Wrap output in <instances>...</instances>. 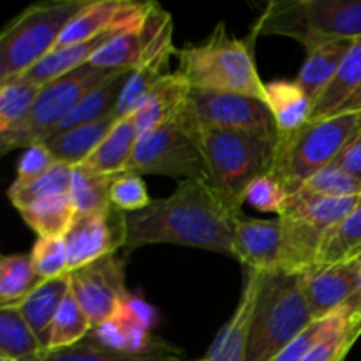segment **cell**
I'll list each match as a JSON object with an SVG mask.
<instances>
[{
  "mask_svg": "<svg viewBox=\"0 0 361 361\" xmlns=\"http://www.w3.org/2000/svg\"><path fill=\"white\" fill-rule=\"evenodd\" d=\"M115 176L99 175L81 166H74L71 197H73L76 214H101L108 210L111 207L109 194H111Z\"/></svg>",
  "mask_w": 361,
  "mask_h": 361,
  "instance_id": "obj_37",
  "label": "cell"
},
{
  "mask_svg": "<svg viewBox=\"0 0 361 361\" xmlns=\"http://www.w3.org/2000/svg\"><path fill=\"white\" fill-rule=\"evenodd\" d=\"M71 291V271L62 277L44 281L34 293L27 296L16 307L21 312L28 326L34 330L35 337L42 344L46 351H49V337L51 326L63 300Z\"/></svg>",
  "mask_w": 361,
  "mask_h": 361,
  "instance_id": "obj_24",
  "label": "cell"
},
{
  "mask_svg": "<svg viewBox=\"0 0 361 361\" xmlns=\"http://www.w3.org/2000/svg\"><path fill=\"white\" fill-rule=\"evenodd\" d=\"M126 215L113 204L101 214H76L63 235L69 271L111 256L126 245Z\"/></svg>",
  "mask_w": 361,
  "mask_h": 361,
  "instance_id": "obj_13",
  "label": "cell"
},
{
  "mask_svg": "<svg viewBox=\"0 0 361 361\" xmlns=\"http://www.w3.org/2000/svg\"><path fill=\"white\" fill-rule=\"evenodd\" d=\"M176 73L192 90L229 92L264 101V83L257 74L249 44L229 37L224 23L200 46L176 49Z\"/></svg>",
  "mask_w": 361,
  "mask_h": 361,
  "instance_id": "obj_5",
  "label": "cell"
},
{
  "mask_svg": "<svg viewBox=\"0 0 361 361\" xmlns=\"http://www.w3.org/2000/svg\"><path fill=\"white\" fill-rule=\"evenodd\" d=\"M361 263L345 259L334 264H316L303 274V291L314 321L338 312L351 300L360 284Z\"/></svg>",
  "mask_w": 361,
  "mask_h": 361,
  "instance_id": "obj_14",
  "label": "cell"
},
{
  "mask_svg": "<svg viewBox=\"0 0 361 361\" xmlns=\"http://www.w3.org/2000/svg\"><path fill=\"white\" fill-rule=\"evenodd\" d=\"M71 293L87 312L92 330L108 323L130 298L123 261L115 254L71 271Z\"/></svg>",
  "mask_w": 361,
  "mask_h": 361,
  "instance_id": "obj_12",
  "label": "cell"
},
{
  "mask_svg": "<svg viewBox=\"0 0 361 361\" xmlns=\"http://www.w3.org/2000/svg\"><path fill=\"white\" fill-rule=\"evenodd\" d=\"M46 349L16 307H0V355L14 361H41Z\"/></svg>",
  "mask_w": 361,
  "mask_h": 361,
  "instance_id": "obj_32",
  "label": "cell"
},
{
  "mask_svg": "<svg viewBox=\"0 0 361 361\" xmlns=\"http://www.w3.org/2000/svg\"><path fill=\"white\" fill-rule=\"evenodd\" d=\"M178 353L161 341L155 342L147 351L129 353L111 349L95 341L94 337H87L69 348L48 351L41 361H164L178 358Z\"/></svg>",
  "mask_w": 361,
  "mask_h": 361,
  "instance_id": "obj_28",
  "label": "cell"
},
{
  "mask_svg": "<svg viewBox=\"0 0 361 361\" xmlns=\"http://www.w3.org/2000/svg\"><path fill=\"white\" fill-rule=\"evenodd\" d=\"M264 102L274 115L279 134L293 133L310 120L314 101L296 81L277 80L264 83Z\"/></svg>",
  "mask_w": 361,
  "mask_h": 361,
  "instance_id": "obj_27",
  "label": "cell"
},
{
  "mask_svg": "<svg viewBox=\"0 0 361 361\" xmlns=\"http://www.w3.org/2000/svg\"><path fill=\"white\" fill-rule=\"evenodd\" d=\"M312 323L303 274L284 270L261 274L245 361H274Z\"/></svg>",
  "mask_w": 361,
  "mask_h": 361,
  "instance_id": "obj_3",
  "label": "cell"
},
{
  "mask_svg": "<svg viewBox=\"0 0 361 361\" xmlns=\"http://www.w3.org/2000/svg\"><path fill=\"white\" fill-rule=\"evenodd\" d=\"M361 113V37L355 39L331 83L314 102L310 120Z\"/></svg>",
  "mask_w": 361,
  "mask_h": 361,
  "instance_id": "obj_18",
  "label": "cell"
},
{
  "mask_svg": "<svg viewBox=\"0 0 361 361\" xmlns=\"http://www.w3.org/2000/svg\"><path fill=\"white\" fill-rule=\"evenodd\" d=\"M164 361H204V358H201V360H182V358H175V360H164Z\"/></svg>",
  "mask_w": 361,
  "mask_h": 361,
  "instance_id": "obj_47",
  "label": "cell"
},
{
  "mask_svg": "<svg viewBox=\"0 0 361 361\" xmlns=\"http://www.w3.org/2000/svg\"><path fill=\"white\" fill-rule=\"evenodd\" d=\"M298 190L324 200H337V197L361 196V182L337 166L330 164L307 180L305 185Z\"/></svg>",
  "mask_w": 361,
  "mask_h": 361,
  "instance_id": "obj_40",
  "label": "cell"
},
{
  "mask_svg": "<svg viewBox=\"0 0 361 361\" xmlns=\"http://www.w3.org/2000/svg\"><path fill=\"white\" fill-rule=\"evenodd\" d=\"M173 53H176V49L175 44H173V21L169 20L155 37L143 63L130 73L122 95H120L118 106L115 109L116 118H126V116H130L136 111L137 106L147 97L148 92L164 76L162 69L166 67Z\"/></svg>",
  "mask_w": 361,
  "mask_h": 361,
  "instance_id": "obj_21",
  "label": "cell"
},
{
  "mask_svg": "<svg viewBox=\"0 0 361 361\" xmlns=\"http://www.w3.org/2000/svg\"><path fill=\"white\" fill-rule=\"evenodd\" d=\"M355 41H335L326 42L307 51V59L300 69L296 83L314 102L319 99L324 88L331 83L337 74L338 67L344 62L345 55L351 49Z\"/></svg>",
  "mask_w": 361,
  "mask_h": 361,
  "instance_id": "obj_29",
  "label": "cell"
},
{
  "mask_svg": "<svg viewBox=\"0 0 361 361\" xmlns=\"http://www.w3.org/2000/svg\"><path fill=\"white\" fill-rule=\"evenodd\" d=\"M71 182H73V166L56 162L49 171L32 182L11 183L7 197H9L11 204L20 212L37 201L71 194Z\"/></svg>",
  "mask_w": 361,
  "mask_h": 361,
  "instance_id": "obj_36",
  "label": "cell"
},
{
  "mask_svg": "<svg viewBox=\"0 0 361 361\" xmlns=\"http://www.w3.org/2000/svg\"><path fill=\"white\" fill-rule=\"evenodd\" d=\"M20 215L39 236L63 238L71 222L76 217V208L71 194H62V196L37 201L20 210Z\"/></svg>",
  "mask_w": 361,
  "mask_h": 361,
  "instance_id": "obj_35",
  "label": "cell"
},
{
  "mask_svg": "<svg viewBox=\"0 0 361 361\" xmlns=\"http://www.w3.org/2000/svg\"><path fill=\"white\" fill-rule=\"evenodd\" d=\"M288 196V190L274 175H263L249 185L245 192V203L259 212H271V214L281 215Z\"/></svg>",
  "mask_w": 361,
  "mask_h": 361,
  "instance_id": "obj_43",
  "label": "cell"
},
{
  "mask_svg": "<svg viewBox=\"0 0 361 361\" xmlns=\"http://www.w3.org/2000/svg\"><path fill=\"white\" fill-rule=\"evenodd\" d=\"M90 0H51L18 14L0 34V81L21 76L56 48L67 25Z\"/></svg>",
  "mask_w": 361,
  "mask_h": 361,
  "instance_id": "obj_7",
  "label": "cell"
},
{
  "mask_svg": "<svg viewBox=\"0 0 361 361\" xmlns=\"http://www.w3.org/2000/svg\"><path fill=\"white\" fill-rule=\"evenodd\" d=\"M111 204L123 214H133L147 208L152 203L143 178L134 173H122L115 176L111 185Z\"/></svg>",
  "mask_w": 361,
  "mask_h": 361,
  "instance_id": "obj_42",
  "label": "cell"
},
{
  "mask_svg": "<svg viewBox=\"0 0 361 361\" xmlns=\"http://www.w3.org/2000/svg\"><path fill=\"white\" fill-rule=\"evenodd\" d=\"M32 261L44 281L62 277L69 274L67 264V250L63 238H51V236H39L32 249Z\"/></svg>",
  "mask_w": 361,
  "mask_h": 361,
  "instance_id": "obj_41",
  "label": "cell"
},
{
  "mask_svg": "<svg viewBox=\"0 0 361 361\" xmlns=\"http://www.w3.org/2000/svg\"><path fill=\"white\" fill-rule=\"evenodd\" d=\"M154 4L123 2V0H90L87 7L67 25L59 46L76 44L88 41L102 32L126 23H134L150 13Z\"/></svg>",
  "mask_w": 361,
  "mask_h": 361,
  "instance_id": "obj_17",
  "label": "cell"
},
{
  "mask_svg": "<svg viewBox=\"0 0 361 361\" xmlns=\"http://www.w3.org/2000/svg\"><path fill=\"white\" fill-rule=\"evenodd\" d=\"M41 85L25 74L0 81V136L14 133L27 123L34 111Z\"/></svg>",
  "mask_w": 361,
  "mask_h": 361,
  "instance_id": "obj_31",
  "label": "cell"
},
{
  "mask_svg": "<svg viewBox=\"0 0 361 361\" xmlns=\"http://www.w3.org/2000/svg\"><path fill=\"white\" fill-rule=\"evenodd\" d=\"M361 249V203L324 238L317 264H334L351 259Z\"/></svg>",
  "mask_w": 361,
  "mask_h": 361,
  "instance_id": "obj_38",
  "label": "cell"
},
{
  "mask_svg": "<svg viewBox=\"0 0 361 361\" xmlns=\"http://www.w3.org/2000/svg\"><path fill=\"white\" fill-rule=\"evenodd\" d=\"M44 279L37 274L32 254H9L0 261V307H18Z\"/></svg>",
  "mask_w": 361,
  "mask_h": 361,
  "instance_id": "obj_34",
  "label": "cell"
},
{
  "mask_svg": "<svg viewBox=\"0 0 361 361\" xmlns=\"http://www.w3.org/2000/svg\"><path fill=\"white\" fill-rule=\"evenodd\" d=\"M261 274L263 271L247 270L245 286L242 296L236 305V310L229 317L219 335L215 337L210 351L204 356V361H245L249 349L250 321H252L256 296L259 291Z\"/></svg>",
  "mask_w": 361,
  "mask_h": 361,
  "instance_id": "obj_20",
  "label": "cell"
},
{
  "mask_svg": "<svg viewBox=\"0 0 361 361\" xmlns=\"http://www.w3.org/2000/svg\"><path fill=\"white\" fill-rule=\"evenodd\" d=\"M154 323V309L140 300L129 298L115 317L95 328L90 337L111 349L141 353L150 349L157 341L148 337Z\"/></svg>",
  "mask_w": 361,
  "mask_h": 361,
  "instance_id": "obj_19",
  "label": "cell"
},
{
  "mask_svg": "<svg viewBox=\"0 0 361 361\" xmlns=\"http://www.w3.org/2000/svg\"><path fill=\"white\" fill-rule=\"evenodd\" d=\"M360 335L361 317L345 316L338 310L328 316L326 328L302 361H344Z\"/></svg>",
  "mask_w": 361,
  "mask_h": 361,
  "instance_id": "obj_33",
  "label": "cell"
},
{
  "mask_svg": "<svg viewBox=\"0 0 361 361\" xmlns=\"http://www.w3.org/2000/svg\"><path fill=\"white\" fill-rule=\"evenodd\" d=\"M231 207L207 180H182L175 192L126 215L127 252L145 245L194 247L236 259Z\"/></svg>",
  "mask_w": 361,
  "mask_h": 361,
  "instance_id": "obj_1",
  "label": "cell"
},
{
  "mask_svg": "<svg viewBox=\"0 0 361 361\" xmlns=\"http://www.w3.org/2000/svg\"><path fill=\"white\" fill-rule=\"evenodd\" d=\"M133 69H123L120 71L116 76H113L111 80L106 81L104 85L97 87L95 90H92L66 118L60 123H56L53 127L51 133L48 134V137H51L53 134L62 133V130L71 129V127L83 126V123L95 122V120L106 118L109 115H115V109L118 106L120 95H122L123 87H126L127 80H129ZM46 137V140H48ZM44 140V141H46ZM42 143V141H41Z\"/></svg>",
  "mask_w": 361,
  "mask_h": 361,
  "instance_id": "obj_30",
  "label": "cell"
},
{
  "mask_svg": "<svg viewBox=\"0 0 361 361\" xmlns=\"http://www.w3.org/2000/svg\"><path fill=\"white\" fill-rule=\"evenodd\" d=\"M169 20L171 16L154 4L147 18L120 32L108 44L102 46L90 63L106 69H137L147 59L159 32Z\"/></svg>",
  "mask_w": 361,
  "mask_h": 361,
  "instance_id": "obj_16",
  "label": "cell"
},
{
  "mask_svg": "<svg viewBox=\"0 0 361 361\" xmlns=\"http://www.w3.org/2000/svg\"><path fill=\"white\" fill-rule=\"evenodd\" d=\"M183 129L192 134L203 152L208 183L231 207L242 210L250 183L271 173L279 136L201 126Z\"/></svg>",
  "mask_w": 361,
  "mask_h": 361,
  "instance_id": "obj_2",
  "label": "cell"
},
{
  "mask_svg": "<svg viewBox=\"0 0 361 361\" xmlns=\"http://www.w3.org/2000/svg\"><path fill=\"white\" fill-rule=\"evenodd\" d=\"M176 123L182 127L201 126L279 136L274 115L267 102L249 95L229 94V92L190 88L187 104Z\"/></svg>",
  "mask_w": 361,
  "mask_h": 361,
  "instance_id": "obj_11",
  "label": "cell"
},
{
  "mask_svg": "<svg viewBox=\"0 0 361 361\" xmlns=\"http://www.w3.org/2000/svg\"><path fill=\"white\" fill-rule=\"evenodd\" d=\"M360 133V115H344L309 120L293 133L279 134L270 175L282 183L288 194L296 192L317 171L330 166Z\"/></svg>",
  "mask_w": 361,
  "mask_h": 361,
  "instance_id": "obj_6",
  "label": "cell"
},
{
  "mask_svg": "<svg viewBox=\"0 0 361 361\" xmlns=\"http://www.w3.org/2000/svg\"><path fill=\"white\" fill-rule=\"evenodd\" d=\"M236 243V261L247 270L277 271L282 264V221L281 219H252L236 214L233 221Z\"/></svg>",
  "mask_w": 361,
  "mask_h": 361,
  "instance_id": "obj_15",
  "label": "cell"
},
{
  "mask_svg": "<svg viewBox=\"0 0 361 361\" xmlns=\"http://www.w3.org/2000/svg\"><path fill=\"white\" fill-rule=\"evenodd\" d=\"M136 141L137 129L133 115L116 120L115 127L109 130L108 136L80 166L99 175H122L127 171Z\"/></svg>",
  "mask_w": 361,
  "mask_h": 361,
  "instance_id": "obj_25",
  "label": "cell"
},
{
  "mask_svg": "<svg viewBox=\"0 0 361 361\" xmlns=\"http://www.w3.org/2000/svg\"><path fill=\"white\" fill-rule=\"evenodd\" d=\"M116 120L118 118L115 115H109L95 122L71 127L62 133L53 134L42 143L48 147L56 162H63L74 168V166H80L101 145V141L115 127Z\"/></svg>",
  "mask_w": 361,
  "mask_h": 361,
  "instance_id": "obj_26",
  "label": "cell"
},
{
  "mask_svg": "<svg viewBox=\"0 0 361 361\" xmlns=\"http://www.w3.org/2000/svg\"><path fill=\"white\" fill-rule=\"evenodd\" d=\"M56 164V159L44 143H34L23 152L18 162V176L14 182L27 183L39 178Z\"/></svg>",
  "mask_w": 361,
  "mask_h": 361,
  "instance_id": "obj_44",
  "label": "cell"
},
{
  "mask_svg": "<svg viewBox=\"0 0 361 361\" xmlns=\"http://www.w3.org/2000/svg\"><path fill=\"white\" fill-rule=\"evenodd\" d=\"M141 20H143V18H141ZM137 21H134V23H137ZM134 23L113 27L109 28V30L102 32V34L95 35V37L88 39V41L76 42V44L69 46H59V48H55L53 51H49L44 59L39 60L34 67H30V69L25 73V76L42 87V85H46L48 81L55 80V78L71 73V71L78 69V67L90 62V60L94 59L95 53H97L102 46L108 44L113 37H116V35H118L120 32L126 30V28L133 27Z\"/></svg>",
  "mask_w": 361,
  "mask_h": 361,
  "instance_id": "obj_23",
  "label": "cell"
},
{
  "mask_svg": "<svg viewBox=\"0 0 361 361\" xmlns=\"http://www.w3.org/2000/svg\"><path fill=\"white\" fill-rule=\"evenodd\" d=\"M252 35L296 39L307 51L326 42L361 37V0H275L267 6Z\"/></svg>",
  "mask_w": 361,
  "mask_h": 361,
  "instance_id": "obj_4",
  "label": "cell"
},
{
  "mask_svg": "<svg viewBox=\"0 0 361 361\" xmlns=\"http://www.w3.org/2000/svg\"><path fill=\"white\" fill-rule=\"evenodd\" d=\"M120 71L123 69H106L88 62L42 85L27 123L7 136H0V152L7 154L14 148H28L44 141L53 127L62 122L92 90L104 85Z\"/></svg>",
  "mask_w": 361,
  "mask_h": 361,
  "instance_id": "obj_9",
  "label": "cell"
},
{
  "mask_svg": "<svg viewBox=\"0 0 361 361\" xmlns=\"http://www.w3.org/2000/svg\"><path fill=\"white\" fill-rule=\"evenodd\" d=\"M360 129H361V113H360Z\"/></svg>",
  "mask_w": 361,
  "mask_h": 361,
  "instance_id": "obj_50",
  "label": "cell"
},
{
  "mask_svg": "<svg viewBox=\"0 0 361 361\" xmlns=\"http://www.w3.org/2000/svg\"><path fill=\"white\" fill-rule=\"evenodd\" d=\"M351 259H358V261H360V263H361V249L358 250V252H356V254H355V256H353V257H351Z\"/></svg>",
  "mask_w": 361,
  "mask_h": 361,
  "instance_id": "obj_48",
  "label": "cell"
},
{
  "mask_svg": "<svg viewBox=\"0 0 361 361\" xmlns=\"http://www.w3.org/2000/svg\"><path fill=\"white\" fill-rule=\"evenodd\" d=\"M331 164L337 166L342 171H345L348 175H351L353 178L360 180L361 182V133L356 134V136L342 148L341 154L335 157V161L331 162Z\"/></svg>",
  "mask_w": 361,
  "mask_h": 361,
  "instance_id": "obj_46",
  "label": "cell"
},
{
  "mask_svg": "<svg viewBox=\"0 0 361 361\" xmlns=\"http://www.w3.org/2000/svg\"><path fill=\"white\" fill-rule=\"evenodd\" d=\"M189 94V83L178 73L164 74L133 113L137 137L155 127L176 122L185 108Z\"/></svg>",
  "mask_w": 361,
  "mask_h": 361,
  "instance_id": "obj_22",
  "label": "cell"
},
{
  "mask_svg": "<svg viewBox=\"0 0 361 361\" xmlns=\"http://www.w3.org/2000/svg\"><path fill=\"white\" fill-rule=\"evenodd\" d=\"M326 319L328 317H324V319H319V321H314V323L310 324L305 331H302V334H300L298 337L288 345V348L282 349L281 355H279L274 361H302L305 358L307 353L312 349V345L316 344L317 338L321 337L324 328H326Z\"/></svg>",
  "mask_w": 361,
  "mask_h": 361,
  "instance_id": "obj_45",
  "label": "cell"
},
{
  "mask_svg": "<svg viewBox=\"0 0 361 361\" xmlns=\"http://www.w3.org/2000/svg\"><path fill=\"white\" fill-rule=\"evenodd\" d=\"M126 173L164 175L182 180H207L203 152L189 130L171 122L141 134Z\"/></svg>",
  "mask_w": 361,
  "mask_h": 361,
  "instance_id": "obj_10",
  "label": "cell"
},
{
  "mask_svg": "<svg viewBox=\"0 0 361 361\" xmlns=\"http://www.w3.org/2000/svg\"><path fill=\"white\" fill-rule=\"evenodd\" d=\"M90 331L92 323L88 319L87 312L81 309L78 300L69 291V295L63 300L62 307L59 309L55 321H53L51 337H49V351L78 344V342L85 341L90 335Z\"/></svg>",
  "mask_w": 361,
  "mask_h": 361,
  "instance_id": "obj_39",
  "label": "cell"
},
{
  "mask_svg": "<svg viewBox=\"0 0 361 361\" xmlns=\"http://www.w3.org/2000/svg\"><path fill=\"white\" fill-rule=\"evenodd\" d=\"M360 203L361 196L324 200L303 190L289 194L279 215L284 231L281 270L305 274L316 267L328 233L353 214Z\"/></svg>",
  "mask_w": 361,
  "mask_h": 361,
  "instance_id": "obj_8",
  "label": "cell"
},
{
  "mask_svg": "<svg viewBox=\"0 0 361 361\" xmlns=\"http://www.w3.org/2000/svg\"><path fill=\"white\" fill-rule=\"evenodd\" d=\"M0 361H14L13 358H9V356H4V355H0Z\"/></svg>",
  "mask_w": 361,
  "mask_h": 361,
  "instance_id": "obj_49",
  "label": "cell"
}]
</instances>
